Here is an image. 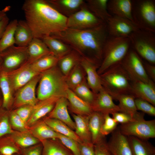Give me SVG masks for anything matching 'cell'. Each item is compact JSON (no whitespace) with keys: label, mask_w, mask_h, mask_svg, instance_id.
I'll return each mask as SVG.
<instances>
[{"label":"cell","mask_w":155,"mask_h":155,"mask_svg":"<svg viewBox=\"0 0 155 155\" xmlns=\"http://www.w3.org/2000/svg\"><path fill=\"white\" fill-rule=\"evenodd\" d=\"M22 9L25 21L34 38L42 40L67 28V17L58 12L46 0H26Z\"/></svg>","instance_id":"obj_1"},{"label":"cell","mask_w":155,"mask_h":155,"mask_svg":"<svg viewBox=\"0 0 155 155\" xmlns=\"http://www.w3.org/2000/svg\"><path fill=\"white\" fill-rule=\"evenodd\" d=\"M108 36L106 23L93 28L78 30L67 28L51 37L69 46L82 57L100 64L103 49Z\"/></svg>","instance_id":"obj_2"},{"label":"cell","mask_w":155,"mask_h":155,"mask_svg":"<svg viewBox=\"0 0 155 155\" xmlns=\"http://www.w3.org/2000/svg\"><path fill=\"white\" fill-rule=\"evenodd\" d=\"M68 88L66 77L57 65L40 73L36 97L39 101L53 97L66 98Z\"/></svg>","instance_id":"obj_3"},{"label":"cell","mask_w":155,"mask_h":155,"mask_svg":"<svg viewBox=\"0 0 155 155\" xmlns=\"http://www.w3.org/2000/svg\"><path fill=\"white\" fill-rule=\"evenodd\" d=\"M99 75L103 88L113 99L121 94H130L132 80L121 62L110 67Z\"/></svg>","instance_id":"obj_4"},{"label":"cell","mask_w":155,"mask_h":155,"mask_svg":"<svg viewBox=\"0 0 155 155\" xmlns=\"http://www.w3.org/2000/svg\"><path fill=\"white\" fill-rule=\"evenodd\" d=\"M129 37L108 36L103 49L102 61L97 70L100 75L110 67L121 62L131 48Z\"/></svg>","instance_id":"obj_5"},{"label":"cell","mask_w":155,"mask_h":155,"mask_svg":"<svg viewBox=\"0 0 155 155\" xmlns=\"http://www.w3.org/2000/svg\"><path fill=\"white\" fill-rule=\"evenodd\" d=\"M131 48L148 63L155 64V32L138 29L128 37Z\"/></svg>","instance_id":"obj_6"},{"label":"cell","mask_w":155,"mask_h":155,"mask_svg":"<svg viewBox=\"0 0 155 155\" xmlns=\"http://www.w3.org/2000/svg\"><path fill=\"white\" fill-rule=\"evenodd\" d=\"M133 22L140 29L155 32V1L132 0Z\"/></svg>","instance_id":"obj_7"},{"label":"cell","mask_w":155,"mask_h":155,"mask_svg":"<svg viewBox=\"0 0 155 155\" xmlns=\"http://www.w3.org/2000/svg\"><path fill=\"white\" fill-rule=\"evenodd\" d=\"M144 113L137 112L133 116V119L119 127L122 133L127 136H133L148 140L155 137V119L146 120Z\"/></svg>","instance_id":"obj_8"},{"label":"cell","mask_w":155,"mask_h":155,"mask_svg":"<svg viewBox=\"0 0 155 155\" xmlns=\"http://www.w3.org/2000/svg\"><path fill=\"white\" fill-rule=\"evenodd\" d=\"M121 63L132 81H140L148 82L152 81L147 75L144 63L140 56L131 48L130 49Z\"/></svg>","instance_id":"obj_9"},{"label":"cell","mask_w":155,"mask_h":155,"mask_svg":"<svg viewBox=\"0 0 155 155\" xmlns=\"http://www.w3.org/2000/svg\"><path fill=\"white\" fill-rule=\"evenodd\" d=\"M103 23L88 8L86 3L79 10L67 17V28L83 30L97 27Z\"/></svg>","instance_id":"obj_10"},{"label":"cell","mask_w":155,"mask_h":155,"mask_svg":"<svg viewBox=\"0 0 155 155\" xmlns=\"http://www.w3.org/2000/svg\"><path fill=\"white\" fill-rule=\"evenodd\" d=\"M0 54L2 59L1 66L4 70H6L5 72H9L19 68L26 63L28 59L27 47L14 45Z\"/></svg>","instance_id":"obj_11"},{"label":"cell","mask_w":155,"mask_h":155,"mask_svg":"<svg viewBox=\"0 0 155 155\" xmlns=\"http://www.w3.org/2000/svg\"><path fill=\"white\" fill-rule=\"evenodd\" d=\"M40 78V74L16 91L14 96L12 106L14 108L27 105L34 106L38 102L36 89Z\"/></svg>","instance_id":"obj_12"},{"label":"cell","mask_w":155,"mask_h":155,"mask_svg":"<svg viewBox=\"0 0 155 155\" xmlns=\"http://www.w3.org/2000/svg\"><path fill=\"white\" fill-rule=\"evenodd\" d=\"M5 72L14 93L40 73L35 70L31 64L27 62L15 70Z\"/></svg>","instance_id":"obj_13"},{"label":"cell","mask_w":155,"mask_h":155,"mask_svg":"<svg viewBox=\"0 0 155 155\" xmlns=\"http://www.w3.org/2000/svg\"><path fill=\"white\" fill-rule=\"evenodd\" d=\"M108 36L115 37H128L139 29L132 21L124 18L111 16L106 22Z\"/></svg>","instance_id":"obj_14"},{"label":"cell","mask_w":155,"mask_h":155,"mask_svg":"<svg viewBox=\"0 0 155 155\" xmlns=\"http://www.w3.org/2000/svg\"><path fill=\"white\" fill-rule=\"evenodd\" d=\"M80 64L86 75V80L88 86L94 93L97 94L103 88L100 75L97 72L100 64L82 57Z\"/></svg>","instance_id":"obj_15"},{"label":"cell","mask_w":155,"mask_h":155,"mask_svg":"<svg viewBox=\"0 0 155 155\" xmlns=\"http://www.w3.org/2000/svg\"><path fill=\"white\" fill-rule=\"evenodd\" d=\"M107 144L111 155H132L128 137L121 133L119 127L111 133Z\"/></svg>","instance_id":"obj_16"},{"label":"cell","mask_w":155,"mask_h":155,"mask_svg":"<svg viewBox=\"0 0 155 155\" xmlns=\"http://www.w3.org/2000/svg\"><path fill=\"white\" fill-rule=\"evenodd\" d=\"M113 99L112 96L103 88L96 94L94 100L91 105L93 111L103 114H112L120 112L118 105L114 103Z\"/></svg>","instance_id":"obj_17"},{"label":"cell","mask_w":155,"mask_h":155,"mask_svg":"<svg viewBox=\"0 0 155 155\" xmlns=\"http://www.w3.org/2000/svg\"><path fill=\"white\" fill-rule=\"evenodd\" d=\"M130 94L135 98L143 99L155 105V86L152 81L148 82L132 81Z\"/></svg>","instance_id":"obj_18"},{"label":"cell","mask_w":155,"mask_h":155,"mask_svg":"<svg viewBox=\"0 0 155 155\" xmlns=\"http://www.w3.org/2000/svg\"><path fill=\"white\" fill-rule=\"evenodd\" d=\"M68 105V102L66 98H60L56 101L52 110L46 117L59 120L64 123L71 129L74 131L75 124L69 114Z\"/></svg>","instance_id":"obj_19"},{"label":"cell","mask_w":155,"mask_h":155,"mask_svg":"<svg viewBox=\"0 0 155 155\" xmlns=\"http://www.w3.org/2000/svg\"><path fill=\"white\" fill-rule=\"evenodd\" d=\"M60 97H53L39 101L34 106L32 113L26 123L29 127L47 115L53 108L56 101Z\"/></svg>","instance_id":"obj_20"},{"label":"cell","mask_w":155,"mask_h":155,"mask_svg":"<svg viewBox=\"0 0 155 155\" xmlns=\"http://www.w3.org/2000/svg\"><path fill=\"white\" fill-rule=\"evenodd\" d=\"M68 103V108L75 115L89 116L93 112L91 105L77 96L68 88L66 96Z\"/></svg>","instance_id":"obj_21"},{"label":"cell","mask_w":155,"mask_h":155,"mask_svg":"<svg viewBox=\"0 0 155 155\" xmlns=\"http://www.w3.org/2000/svg\"><path fill=\"white\" fill-rule=\"evenodd\" d=\"M132 0H108L107 9L112 16L118 17L133 22Z\"/></svg>","instance_id":"obj_22"},{"label":"cell","mask_w":155,"mask_h":155,"mask_svg":"<svg viewBox=\"0 0 155 155\" xmlns=\"http://www.w3.org/2000/svg\"><path fill=\"white\" fill-rule=\"evenodd\" d=\"M58 12L68 17L79 10L86 4L83 0H46Z\"/></svg>","instance_id":"obj_23"},{"label":"cell","mask_w":155,"mask_h":155,"mask_svg":"<svg viewBox=\"0 0 155 155\" xmlns=\"http://www.w3.org/2000/svg\"><path fill=\"white\" fill-rule=\"evenodd\" d=\"M29 130L35 138L40 141L57 138L58 133L51 128L42 119L29 127Z\"/></svg>","instance_id":"obj_24"},{"label":"cell","mask_w":155,"mask_h":155,"mask_svg":"<svg viewBox=\"0 0 155 155\" xmlns=\"http://www.w3.org/2000/svg\"><path fill=\"white\" fill-rule=\"evenodd\" d=\"M28 59L31 63L45 55L52 54L41 39L34 38L27 46Z\"/></svg>","instance_id":"obj_25"},{"label":"cell","mask_w":155,"mask_h":155,"mask_svg":"<svg viewBox=\"0 0 155 155\" xmlns=\"http://www.w3.org/2000/svg\"><path fill=\"white\" fill-rule=\"evenodd\" d=\"M75 124V132L82 141L92 142L88 122L89 116H84L71 113Z\"/></svg>","instance_id":"obj_26"},{"label":"cell","mask_w":155,"mask_h":155,"mask_svg":"<svg viewBox=\"0 0 155 155\" xmlns=\"http://www.w3.org/2000/svg\"><path fill=\"white\" fill-rule=\"evenodd\" d=\"M42 146V155H73L57 139L40 141Z\"/></svg>","instance_id":"obj_27"},{"label":"cell","mask_w":155,"mask_h":155,"mask_svg":"<svg viewBox=\"0 0 155 155\" xmlns=\"http://www.w3.org/2000/svg\"><path fill=\"white\" fill-rule=\"evenodd\" d=\"M132 155H153L155 148L147 140L133 136H128Z\"/></svg>","instance_id":"obj_28"},{"label":"cell","mask_w":155,"mask_h":155,"mask_svg":"<svg viewBox=\"0 0 155 155\" xmlns=\"http://www.w3.org/2000/svg\"><path fill=\"white\" fill-rule=\"evenodd\" d=\"M15 44L27 47L34 38L32 32L25 20L18 21L15 33Z\"/></svg>","instance_id":"obj_29"},{"label":"cell","mask_w":155,"mask_h":155,"mask_svg":"<svg viewBox=\"0 0 155 155\" xmlns=\"http://www.w3.org/2000/svg\"><path fill=\"white\" fill-rule=\"evenodd\" d=\"M82 57L77 51L73 49L59 59L57 65L66 77L73 68L80 63Z\"/></svg>","instance_id":"obj_30"},{"label":"cell","mask_w":155,"mask_h":155,"mask_svg":"<svg viewBox=\"0 0 155 155\" xmlns=\"http://www.w3.org/2000/svg\"><path fill=\"white\" fill-rule=\"evenodd\" d=\"M104 120V114L99 112L93 111L90 115L88 125L94 144L105 137L103 136L101 133Z\"/></svg>","instance_id":"obj_31"},{"label":"cell","mask_w":155,"mask_h":155,"mask_svg":"<svg viewBox=\"0 0 155 155\" xmlns=\"http://www.w3.org/2000/svg\"><path fill=\"white\" fill-rule=\"evenodd\" d=\"M42 40L52 54L59 58H60L73 50L69 45L51 36L45 37Z\"/></svg>","instance_id":"obj_32"},{"label":"cell","mask_w":155,"mask_h":155,"mask_svg":"<svg viewBox=\"0 0 155 155\" xmlns=\"http://www.w3.org/2000/svg\"><path fill=\"white\" fill-rule=\"evenodd\" d=\"M0 88L3 96L2 106L8 111L13 106L14 93L6 72L3 71L0 74Z\"/></svg>","instance_id":"obj_33"},{"label":"cell","mask_w":155,"mask_h":155,"mask_svg":"<svg viewBox=\"0 0 155 155\" xmlns=\"http://www.w3.org/2000/svg\"><path fill=\"white\" fill-rule=\"evenodd\" d=\"M108 0H87L85 1L89 9L98 18L106 23L111 16L107 9Z\"/></svg>","instance_id":"obj_34"},{"label":"cell","mask_w":155,"mask_h":155,"mask_svg":"<svg viewBox=\"0 0 155 155\" xmlns=\"http://www.w3.org/2000/svg\"><path fill=\"white\" fill-rule=\"evenodd\" d=\"M45 123L55 132L74 139L79 143L82 142L75 131L62 121L46 116L42 118Z\"/></svg>","instance_id":"obj_35"},{"label":"cell","mask_w":155,"mask_h":155,"mask_svg":"<svg viewBox=\"0 0 155 155\" xmlns=\"http://www.w3.org/2000/svg\"><path fill=\"white\" fill-rule=\"evenodd\" d=\"M9 135L20 149L28 148L40 143L31 134L29 130L24 131L13 130Z\"/></svg>","instance_id":"obj_36"},{"label":"cell","mask_w":155,"mask_h":155,"mask_svg":"<svg viewBox=\"0 0 155 155\" xmlns=\"http://www.w3.org/2000/svg\"><path fill=\"white\" fill-rule=\"evenodd\" d=\"M18 21L14 19L7 26L0 39V53L15 44L14 35Z\"/></svg>","instance_id":"obj_37"},{"label":"cell","mask_w":155,"mask_h":155,"mask_svg":"<svg viewBox=\"0 0 155 155\" xmlns=\"http://www.w3.org/2000/svg\"><path fill=\"white\" fill-rule=\"evenodd\" d=\"M135 98L129 94H122L117 96L116 100L119 102L118 105L120 112L129 114L132 116L138 112L135 104Z\"/></svg>","instance_id":"obj_38"},{"label":"cell","mask_w":155,"mask_h":155,"mask_svg":"<svg viewBox=\"0 0 155 155\" xmlns=\"http://www.w3.org/2000/svg\"><path fill=\"white\" fill-rule=\"evenodd\" d=\"M86 73L80 63L76 65L66 77L68 88L73 90L86 79Z\"/></svg>","instance_id":"obj_39"},{"label":"cell","mask_w":155,"mask_h":155,"mask_svg":"<svg viewBox=\"0 0 155 155\" xmlns=\"http://www.w3.org/2000/svg\"><path fill=\"white\" fill-rule=\"evenodd\" d=\"M59 59L53 54H49L44 56L30 64L35 70L41 73L56 66Z\"/></svg>","instance_id":"obj_40"},{"label":"cell","mask_w":155,"mask_h":155,"mask_svg":"<svg viewBox=\"0 0 155 155\" xmlns=\"http://www.w3.org/2000/svg\"><path fill=\"white\" fill-rule=\"evenodd\" d=\"M16 153H21V149L14 142L9 134L0 138V154L1 155H12Z\"/></svg>","instance_id":"obj_41"},{"label":"cell","mask_w":155,"mask_h":155,"mask_svg":"<svg viewBox=\"0 0 155 155\" xmlns=\"http://www.w3.org/2000/svg\"><path fill=\"white\" fill-rule=\"evenodd\" d=\"M71 90L77 96L91 105L94 100L96 94L88 86L86 79Z\"/></svg>","instance_id":"obj_42"},{"label":"cell","mask_w":155,"mask_h":155,"mask_svg":"<svg viewBox=\"0 0 155 155\" xmlns=\"http://www.w3.org/2000/svg\"><path fill=\"white\" fill-rule=\"evenodd\" d=\"M9 119L11 127L13 130L20 131H29V127L26 123L14 110L9 111Z\"/></svg>","instance_id":"obj_43"},{"label":"cell","mask_w":155,"mask_h":155,"mask_svg":"<svg viewBox=\"0 0 155 155\" xmlns=\"http://www.w3.org/2000/svg\"><path fill=\"white\" fill-rule=\"evenodd\" d=\"M13 130L9 123V111L5 109L0 108V138L11 134Z\"/></svg>","instance_id":"obj_44"},{"label":"cell","mask_w":155,"mask_h":155,"mask_svg":"<svg viewBox=\"0 0 155 155\" xmlns=\"http://www.w3.org/2000/svg\"><path fill=\"white\" fill-rule=\"evenodd\" d=\"M57 133V139L70 151L73 155H80L78 142L72 138Z\"/></svg>","instance_id":"obj_45"},{"label":"cell","mask_w":155,"mask_h":155,"mask_svg":"<svg viewBox=\"0 0 155 155\" xmlns=\"http://www.w3.org/2000/svg\"><path fill=\"white\" fill-rule=\"evenodd\" d=\"M104 120L102 125L101 133L105 136L111 133L117 127L118 123L109 114H104Z\"/></svg>","instance_id":"obj_46"},{"label":"cell","mask_w":155,"mask_h":155,"mask_svg":"<svg viewBox=\"0 0 155 155\" xmlns=\"http://www.w3.org/2000/svg\"><path fill=\"white\" fill-rule=\"evenodd\" d=\"M135 103L137 110L142 111L149 115L155 116V107L148 102L139 98H135Z\"/></svg>","instance_id":"obj_47"},{"label":"cell","mask_w":155,"mask_h":155,"mask_svg":"<svg viewBox=\"0 0 155 155\" xmlns=\"http://www.w3.org/2000/svg\"><path fill=\"white\" fill-rule=\"evenodd\" d=\"M34 106L29 105H25L14 110L26 124L32 113Z\"/></svg>","instance_id":"obj_48"},{"label":"cell","mask_w":155,"mask_h":155,"mask_svg":"<svg viewBox=\"0 0 155 155\" xmlns=\"http://www.w3.org/2000/svg\"><path fill=\"white\" fill-rule=\"evenodd\" d=\"M95 155H111L105 137L94 144Z\"/></svg>","instance_id":"obj_49"},{"label":"cell","mask_w":155,"mask_h":155,"mask_svg":"<svg viewBox=\"0 0 155 155\" xmlns=\"http://www.w3.org/2000/svg\"><path fill=\"white\" fill-rule=\"evenodd\" d=\"M42 146L40 143L28 148L20 149L22 155H42Z\"/></svg>","instance_id":"obj_50"},{"label":"cell","mask_w":155,"mask_h":155,"mask_svg":"<svg viewBox=\"0 0 155 155\" xmlns=\"http://www.w3.org/2000/svg\"><path fill=\"white\" fill-rule=\"evenodd\" d=\"M112 117L118 123L123 124L132 121L134 118L133 116L128 114L118 112L112 114Z\"/></svg>","instance_id":"obj_51"},{"label":"cell","mask_w":155,"mask_h":155,"mask_svg":"<svg viewBox=\"0 0 155 155\" xmlns=\"http://www.w3.org/2000/svg\"><path fill=\"white\" fill-rule=\"evenodd\" d=\"M80 155H95L94 144L92 142L79 143Z\"/></svg>","instance_id":"obj_52"},{"label":"cell","mask_w":155,"mask_h":155,"mask_svg":"<svg viewBox=\"0 0 155 155\" xmlns=\"http://www.w3.org/2000/svg\"><path fill=\"white\" fill-rule=\"evenodd\" d=\"M144 67L147 75L153 81L155 82V66L149 63H144Z\"/></svg>","instance_id":"obj_53"},{"label":"cell","mask_w":155,"mask_h":155,"mask_svg":"<svg viewBox=\"0 0 155 155\" xmlns=\"http://www.w3.org/2000/svg\"><path fill=\"white\" fill-rule=\"evenodd\" d=\"M9 19L7 16L0 21V39L1 38L5 29L9 23Z\"/></svg>","instance_id":"obj_54"},{"label":"cell","mask_w":155,"mask_h":155,"mask_svg":"<svg viewBox=\"0 0 155 155\" xmlns=\"http://www.w3.org/2000/svg\"><path fill=\"white\" fill-rule=\"evenodd\" d=\"M7 10L6 9L0 10V21L7 16L6 13Z\"/></svg>","instance_id":"obj_55"},{"label":"cell","mask_w":155,"mask_h":155,"mask_svg":"<svg viewBox=\"0 0 155 155\" xmlns=\"http://www.w3.org/2000/svg\"><path fill=\"white\" fill-rule=\"evenodd\" d=\"M2 62V59L0 54V66H1Z\"/></svg>","instance_id":"obj_56"},{"label":"cell","mask_w":155,"mask_h":155,"mask_svg":"<svg viewBox=\"0 0 155 155\" xmlns=\"http://www.w3.org/2000/svg\"><path fill=\"white\" fill-rule=\"evenodd\" d=\"M2 100H0V108H1V106H2Z\"/></svg>","instance_id":"obj_57"},{"label":"cell","mask_w":155,"mask_h":155,"mask_svg":"<svg viewBox=\"0 0 155 155\" xmlns=\"http://www.w3.org/2000/svg\"><path fill=\"white\" fill-rule=\"evenodd\" d=\"M12 155H22L21 153H16L13 154Z\"/></svg>","instance_id":"obj_58"},{"label":"cell","mask_w":155,"mask_h":155,"mask_svg":"<svg viewBox=\"0 0 155 155\" xmlns=\"http://www.w3.org/2000/svg\"><path fill=\"white\" fill-rule=\"evenodd\" d=\"M153 155H155V154H154Z\"/></svg>","instance_id":"obj_59"},{"label":"cell","mask_w":155,"mask_h":155,"mask_svg":"<svg viewBox=\"0 0 155 155\" xmlns=\"http://www.w3.org/2000/svg\"><path fill=\"white\" fill-rule=\"evenodd\" d=\"M0 155H1V154H0Z\"/></svg>","instance_id":"obj_60"}]
</instances>
